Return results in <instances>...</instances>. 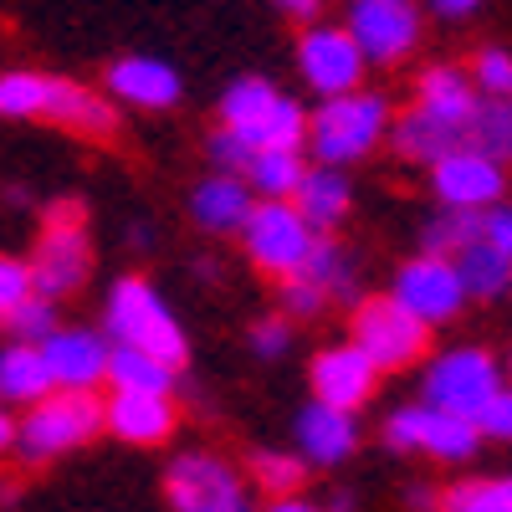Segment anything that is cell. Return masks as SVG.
<instances>
[{
	"label": "cell",
	"mask_w": 512,
	"mask_h": 512,
	"mask_svg": "<svg viewBox=\"0 0 512 512\" xmlns=\"http://www.w3.org/2000/svg\"><path fill=\"white\" fill-rule=\"evenodd\" d=\"M0 118H11V123L47 118V123L67 128V134H82V139H113L123 123L118 103L103 88H82L72 77L36 72V67L0 72Z\"/></svg>",
	"instance_id": "obj_1"
},
{
	"label": "cell",
	"mask_w": 512,
	"mask_h": 512,
	"mask_svg": "<svg viewBox=\"0 0 512 512\" xmlns=\"http://www.w3.org/2000/svg\"><path fill=\"white\" fill-rule=\"evenodd\" d=\"M113 344H128V349H144L154 359H164L169 369L190 364V333L180 323V313L164 303V292L139 277V272H123L113 287H108V303H103V323H98Z\"/></svg>",
	"instance_id": "obj_2"
},
{
	"label": "cell",
	"mask_w": 512,
	"mask_h": 512,
	"mask_svg": "<svg viewBox=\"0 0 512 512\" xmlns=\"http://www.w3.org/2000/svg\"><path fill=\"white\" fill-rule=\"evenodd\" d=\"M26 267H31V292L52 297V303H67V297L88 287L93 241H88V205L77 195H62L41 210V231H36Z\"/></svg>",
	"instance_id": "obj_3"
},
{
	"label": "cell",
	"mask_w": 512,
	"mask_h": 512,
	"mask_svg": "<svg viewBox=\"0 0 512 512\" xmlns=\"http://www.w3.org/2000/svg\"><path fill=\"white\" fill-rule=\"evenodd\" d=\"M390 123H395V108L384 93L354 88L338 98H318V108L308 118V159L349 169L390 139Z\"/></svg>",
	"instance_id": "obj_4"
},
{
	"label": "cell",
	"mask_w": 512,
	"mask_h": 512,
	"mask_svg": "<svg viewBox=\"0 0 512 512\" xmlns=\"http://www.w3.org/2000/svg\"><path fill=\"white\" fill-rule=\"evenodd\" d=\"M103 431V400L98 390H52L47 400L26 405L16 420V456L26 466H47L77 446H88Z\"/></svg>",
	"instance_id": "obj_5"
},
{
	"label": "cell",
	"mask_w": 512,
	"mask_h": 512,
	"mask_svg": "<svg viewBox=\"0 0 512 512\" xmlns=\"http://www.w3.org/2000/svg\"><path fill=\"white\" fill-rule=\"evenodd\" d=\"M431 333L415 313H405L390 292H364L349 308V338L374 359L379 374H400L431 354Z\"/></svg>",
	"instance_id": "obj_6"
},
{
	"label": "cell",
	"mask_w": 512,
	"mask_h": 512,
	"mask_svg": "<svg viewBox=\"0 0 512 512\" xmlns=\"http://www.w3.org/2000/svg\"><path fill=\"white\" fill-rule=\"evenodd\" d=\"M497 390H502V369L477 344L441 349L420 369V400L436 405V410H451V415H466V420H477Z\"/></svg>",
	"instance_id": "obj_7"
},
{
	"label": "cell",
	"mask_w": 512,
	"mask_h": 512,
	"mask_svg": "<svg viewBox=\"0 0 512 512\" xmlns=\"http://www.w3.org/2000/svg\"><path fill=\"white\" fill-rule=\"evenodd\" d=\"M313 241H318V231L308 226V216H303L292 200H256L251 216H246V226H241L246 262H251L256 272L277 277V282L292 277V272H303Z\"/></svg>",
	"instance_id": "obj_8"
},
{
	"label": "cell",
	"mask_w": 512,
	"mask_h": 512,
	"mask_svg": "<svg viewBox=\"0 0 512 512\" xmlns=\"http://www.w3.org/2000/svg\"><path fill=\"white\" fill-rule=\"evenodd\" d=\"M292 62H297V77L308 82V93H318V98L364 88V72H369L359 41L349 36L344 21H308L292 47Z\"/></svg>",
	"instance_id": "obj_9"
},
{
	"label": "cell",
	"mask_w": 512,
	"mask_h": 512,
	"mask_svg": "<svg viewBox=\"0 0 512 512\" xmlns=\"http://www.w3.org/2000/svg\"><path fill=\"white\" fill-rule=\"evenodd\" d=\"M164 502L175 512H236L246 502V482L216 451H180L164 466Z\"/></svg>",
	"instance_id": "obj_10"
},
{
	"label": "cell",
	"mask_w": 512,
	"mask_h": 512,
	"mask_svg": "<svg viewBox=\"0 0 512 512\" xmlns=\"http://www.w3.org/2000/svg\"><path fill=\"white\" fill-rule=\"evenodd\" d=\"M390 297H395L405 313H415L425 328H446L451 318H461L466 303H472L466 287H461V277H456L451 256H425V251L395 267Z\"/></svg>",
	"instance_id": "obj_11"
},
{
	"label": "cell",
	"mask_w": 512,
	"mask_h": 512,
	"mask_svg": "<svg viewBox=\"0 0 512 512\" xmlns=\"http://www.w3.org/2000/svg\"><path fill=\"white\" fill-rule=\"evenodd\" d=\"M344 26L369 67H395L420 47V0H349Z\"/></svg>",
	"instance_id": "obj_12"
},
{
	"label": "cell",
	"mask_w": 512,
	"mask_h": 512,
	"mask_svg": "<svg viewBox=\"0 0 512 512\" xmlns=\"http://www.w3.org/2000/svg\"><path fill=\"white\" fill-rule=\"evenodd\" d=\"M502 190H507V164H497L472 144H461L431 164V195L451 210H487L502 200Z\"/></svg>",
	"instance_id": "obj_13"
},
{
	"label": "cell",
	"mask_w": 512,
	"mask_h": 512,
	"mask_svg": "<svg viewBox=\"0 0 512 512\" xmlns=\"http://www.w3.org/2000/svg\"><path fill=\"white\" fill-rule=\"evenodd\" d=\"M103 93L123 108H139V113H169L180 108L185 98V77L175 62L149 57V52H128L118 62H108L103 72Z\"/></svg>",
	"instance_id": "obj_14"
},
{
	"label": "cell",
	"mask_w": 512,
	"mask_h": 512,
	"mask_svg": "<svg viewBox=\"0 0 512 512\" xmlns=\"http://www.w3.org/2000/svg\"><path fill=\"white\" fill-rule=\"evenodd\" d=\"M108 354H113V338L103 328L62 323L41 338V359H47L57 390H98V384H108Z\"/></svg>",
	"instance_id": "obj_15"
},
{
	"label": "cell",
	"mask_w": 512,
	"mask_h": 512,
	"mask_svg": "<svg viewBox=\"0 0 512 512\" xmlns=\"http://www.w3.org/2000/svg\"><path fill=\"white\" fill-rule=\"evenodd\" d=\"M308 384H313V400L333 410H364L379 390V369L354 338H344V344H328L308 359Z\"/></svg>",
	"instance_id": "obj_16"
},
{
	"label": "cell",
	"mask_w": 512,
	"mask_h": 512,
	"mask_svg": "<svg viewBox=\"0 0 512 512\" xmlns=\"http://www.w3.org/2000/svg\"><path fill=\"white\" fill-rule=\"evenodd\" d=\"M103 431L118 436L123 446H164L180 431V405L175 395L154 390H113L103 400Z\"/></svg>",
	"instance_id": "obj_17"
},
{
	"label": "cell",
	"mask_w": 512,
	"mask_h": 512,
	"mask_svg": "<svg viewBox=\"0 0 512 512\" xmlns=\"http://www.w3.org/2000/svg\"><path fill=\"white\" fill-rule=\"evenodd\" d=\"M292 451L303 456L308 466L328 472V466H344L359 451V420L354 410H333L323 400H308L292 420Z\"/></svg>",
	"instance_id": "obj_18"
},
{
	"label": "cell",
	"mask_w": 512,
	"mask_h": 512,
	"mask_svg": "<svg viewBox=\"0 0 512 512\" xmlns=\"http://www.w3.org/2000/svg\"><path fill=\"white\" fill-rule=\"evenodd\" d=\"M185 205H190L195 231H205V236H241V226H246V216H251L256 195H251L246 175L210 169V175H200V180L190 185V200H185Z\"/></svg>",
	"instance_id": "obj_19"
},
{
	"label": "cell",
	"mask_w": 512,
	"mask_h": 512,
	"mask_svg": "<svg viewBox=\"0 0 512 512\" xmlns=\"http://www.w3.org/2000/svg\"><path fill=\"white\" fill-rule=\"evenodd\" d=\"M292 205L308 216V226L318 236H333L338 226H344L354 216V180L349 169H333V164H308L303 185H297Z\"/></svg>",
	"instance_id": "obj_20"
},
{
	"label": "cell",
	"mask_w": 512,
	"mask_h": 512,
	"mask_svg": "<svg viewBox=\"0 0 512 512\" xmlns=\"http://www.w3.org/2000/svg\"><path fill=\"white\" fill-rule=\"evenodd\" d=\"M390 144L410 164H436L441 154H451V149L466 144V128H456V123H446V118H436V113H425V108L410 103L390 123Z\"/></svg>",
	"instance_id": "obj_21"
},
{
	"label": "cell",
	"mask_w": 512,
	"mask_h": 512,
	"mask_svg": "<svg viewBox=\"0 0 512 512\" xmlns=\"http://www.w3.org/2000/svg\"><path fill=\"white\" fill-rule=\"evenodd\" d=\"M477 98H482V93H477L472 72H461V67H451V62L425 67V72H420V82H415V108L436 113V118H446V123H456V128L472 123Z\"/></svg>",
	"instance_id": "obj_22"
},
{
	"label": "cell",
	"mask_w": 512,
	"mask_h": 512,
	"mask_svg": "<svg viewBox=\"0 0 512 512\" xmlns=\"http://www.w3.org/2000/svg\"><path fill=\"white\" fill-rule=\"evenodd\" d=\"M303 277H313L323 292H328V303H344L354 308L359 297H364V272H359V256L338 241V236H318L313 251H308V262H303Z\"/></svg>",
	"instance_id": "obj_23"
},
{
	"label": "cell",
	"mask_w": 512,
	"mask_h": 512,
	"mask_svg": "<svg viewBox=\"0 0 512 512\" xmlns=\"http://www.w3.org/2000/svg\"><path fill=\"white\" fill-rule=\"evenodd\" d=\"M57 390L47 359H41V344H0V400L6 405H36Z\"/></svg>",
	"instance_id": "obj_24"
},
{
	"label": "cell",
	"mask_w": 512,
	"mask_h": 512,
	"mask_svg": "<svg viewBox=\"0 0 512 512\" xmlns=\"http://www.w3.org/2000/svg\"><path fill=\"white\" fill-rule=\"evenodd\" d=\"M477 446H482L477 420L451 415V410H436V405H425V400H420V436H415V451H420V456L466 461V456H477Z\"/></svg>",
	"instance_id": "obj_25"
},
{
	"label": "cell",
	"mask_w": 512,
	"mask_h": 512,
	"mask_svg": "<svg viewBox=\"0 0 512 512\" xmlns=\"http://www.w3.org/2000/svg\"><path fill=\"white\" fill-rule=\"evenodd\" d=\"M308 164L313 159L303 149H256L246 164V185L256 200H292L308 175Z\"/></svg>",
	"instance_id": "obj_26"
},
{
	"label": "cell",
	"mask_w": 512,
	"mask_h": 512,
	"mask_svg": "<svg viewBox=\"0 0 512 512\" xmlns=\"http://www.w3.org/2000/svg\"><path fill=\"white\" fill-rule=\"evenodd\" d=\"M180 369H169L164 359L144 354V349H128L113 344L108 354V390H154V395H175L180 390Z\"/></svg>",
	"instance_id": "obj_27"
},
{
	"label": "cell",
	"mask_w": 512,
	"mask_h": 512,
	"mask_svg": "<svg viewBox=\"0 0 512 512\" xmlns=\"http://www.w3.org/2000/svg\"><path fill=\"white\" fill-rule=\"evenodd\" d=\"M282 98V88L272 77H262V72H241L231 88L221 93V103H216V113H221V123L226 128H236V134L246 139L256 123H262L267 113H272V103Z\"/></svg>",
	"instance_id": "obj_28"
},
{
	"label": "cell",
	"mask_w": 512,
	"mask_h": 512,
	"mask_svg": "<svg viewBox=\"0 0 512 512\" xmlns=\"http://www.w3.org/2000/svg\"><path fill=\"white\" fill-rule=\"evenodd\" d=\"M456 277H461L466 297H477V303H492V297L512 292V256L497 251L492 241H472V246L456 256Z\"/></svg>",
	"instance_id": "obj_29"
},
{
	"label": "cell",
	"mask_w": 512,
	"mask_h": 512,
	"mask_svg": "<svg viewBox=\"0 0 512 512\" xmlns=\"http://www.w3.org/2000/svg\"><path fill=\"white\" fill-rule=\"evenodd\" d=\"M246 472L256 482V492H267V497H297L308 482L313 466L297 456V451H277V446H256L251 461H246Z\"/></svg>",
	"instance_id": "obj_30"
},
{
	"label": "cell",
	"mask_w": 512,
	"mask_h": 512,
	"mask_svg": "<svg viewBox=\"0 0 512 512\" xmlns=\"http://www.w3.org/2000/svg\"><path fill=\"white\" fill-rule=\"evenodd\" d=\"M472 241H482V210H451V205H441L436 216L420 226V251L425 256H451V262H456Z\"/></svg>",
	"instance_id": "obj_31"
},
{
	"label": "cell",
	"mask_w": 512,
	"mask_h": 512,
	"mask_svg": "<svg viewBox=\"0 0 512 512\" xmlns=\"http://www.w3.org/2000/svg\"><path fill=\"white\" fill-rule=\"evenodd\" d=\"M466 144L512 164V98H477V113L466 123Z\"/></svg>",
	"instance_id": "obj_32"
},
{
	"label": "cell",
	"mask_w": 512,
	"mask_h": 512,
	"mask_svg": "<svg viewBox=\"0 0 512 512\" xmlns=\"http://www.w3.org/2000/svg\"><path fill=\"white\" fill-rule=\"evenodd\" d=\"M436 512H512V477H466L441 487Z\"/></svg>",
	"instance_id": "obj_33"
},
{
	"label": "cell",
	"mask_w": 512,
	"mask_h": 512,
	"mask_svg": "<svg viewBox=\"0 0 512 512\" xmlns=\"http://www.w3.org/2000/svg\"><path fill=\"white\" fill-rule=\"evenodd\" d=\"M0 328H6V338H16V344H41L52 328H62V303H52V297H21V303L0 318Z\"/></svg>",
	"instance_id": "obj_34"
},
{
	"label": "cell",
	"mask_w": 512,
	"mask_h": 512,
	"mask_svg": "<svg viewBox=\"0 0 512 512\" xmlns=\"http://www.w3.org/2000/svg\"><path fill=\"white\" fill-rule=\"evenodd\" d=\"M323 308H328V292H323L313 277L292 272V277L277 282V313H287L292 323H308V318H318Z\"/></svg>",
	"instance_id": "obj_35"
},
{
	"label": "cell",
	"mask_w": 512,
	"mask_h": 512,
	"mask_svg": "<svg viewBox=\"0 0 512 512\" xmlns=\"http://www.w3.org/2000/svg\"><path fill=\"white\" fill-rule=\"evenodd\" d=\"M246 349L262 359V364H272V359H287V349H292V318L287 313H267V318H256L251 328H246Z\"/></svg>",
	"instance_id": "obj_36"
},
{
	"label": "cell",
	"mask_w": 512,
	"mask_h": 512,
	"mask_svg": "<svg viewBox=\"0 0 512 512\" xmlns=\"http://www.w3.org/2000/svg\"><path fill=\"white\" fill-rule=\"evenodd\" d=\"M251 154H256V149L236 134V128H226V123H216V134L205 139V164H210V169H226V175H246Z\"/></svg>",
	"instance_id": "obj_37"
},
{
	"label": "cell",
	"mask_w": 512,
	"mask_h": 512,
	"mask_svg": "<svg viewBox=\"0 0 512 512\" xmlns=\"http://www.w3.org/2000/svg\"><path fill=\"white\" fill-rule=\"evenodd\" d=\"M472 82H477V93H482V98H512V52H502V47L477 52V62H472Z\"/></svg>",
	"instance_id": "obj_38"
},
{
	"label": "cell",
	"mask_w": 512,
	"mask_h": 512,
	"mask_svg": "<svg viewBox=\"0 0 512 512\" xmlns=\"http://www.w3.org/2000/svg\"><path fill=\"white\" fill-rule=\"evenodd\" d=\"M415 436H420V400L415 405H395L390 415H384V425H379L384 451H395V456H415Z\"/></svg>",
	"instance_id": "obj_39"
},
{
	"label": "cell",
	"mask_w": 512,
	"mask_h": 512,
	"mask_svg": "<svg viewBox=\"0 0 512 512\" xmlns=\"http://www.w3.org/2000/svg\"><path fill=\"white\" fill-rule=\"evenodd\" d=\"M21 297H31V267H26V256L0 251V318H6Z\"/></svg>",
	"instance_id": "obj_40"
},
{
	"label": "cell",
	"mask_w": 512,
	"mask_h": 512,
	"mask_svg": "<svg viewBox=\"0 0 512 512\" xmlns=\"http://www.w3.org/2000/svg\"><path fill=\"white\" fill-rule=\"evenodd\" d=\"M477 431H482V441H512V390H507V384L487 400V410L477 415Z\"/></svg>",
	"instance_id": "obj_41"
},
{
	"label": "cell",
	"mask_w": 512,
	"mask_h": 512,
	"mask_svg": "<svg viewBox=\"0 0 512 512\" xmlns=\"http://www.w3.org/2000/svg\"><path fill=\"white\" fill-rule=\"evenodd\" d=\"M482 241H492L497 251H507L512 256V205H487L482 210Z\"/></svg>",
	"instance_id": "obj_42"
},
{
	"label": "cell",
	"mask_w": 512,
	"mask_h": 512,
	"mask_svg": "<svg viewBox=\"0 0 512 512\" xmlns=\"http://www.w3.org/2000/svg\"><path fill=\"white\" fill-rule=\"evenodd\" d=\"M272 6L287 16V21H323V0H272Z\"/></svg>",
	"instance_id": "obj_43"
},
{
	"label": "cell",
	"mask_w": 512,
	"mask_h": 512,
	"mask_svg": "<svg viewBox=\"0 0 512 512\" xmlns=\"http://www.w3.org/2000/svg\"><path fill=\"white\" fill-rule=\"evenodd\" d=\"M436 502H441V487H431V482H410L405 487V507L410 512H436Z\"/></svg>",
	"instance_id": "obj_44"
},
{
	"label": "cell",
	"mask_w": 512,
	"mask_h": 512,
	"mask_svg": "<svg viewBox=\"0 0 512 512\" xmlns=\"http://www.w3.org/2000/svg\"><path fill=\"white\" fill-rule=\"evenodd\" d=\"M425 6H431L436 16H446V21H461V16H472L482 0H425Z\"/></svg>",
	"instance_id": "obj_45"
},
{
	"label": "cell",
	"mask_w": 512,
	"mask_h": 512,
	"mask_svg": "<svg viewBox=\"0 0 512 512\" xmlns=\"http://www.w3.org/2000/svg\"><path fill=\"white\" fill-rule=\"evenodd\" d=\"M256 512H323V507H313L308 497H272L267 507H256Z\"/></svg>",
	"instance_id": "obj_46"
},
{
	"label": "cell",
	"mask_w": 512,
	"mask_h": 512,
	"mask_svg": "<svg viewBox=\"0 0 512 512\" xmlns=\"http://www.w3.org/2000/svg\"><path fill=\"white\" fill-rule=\"evenodd\" d=\"M323 512H359V497H354L349 487H333L328 502H323Z\"/></svg>",
	"instance_id": "obj_47"
},
{
	"label": "cell",
	"mask_w": 512,
	"mask_h": 512,
	"mask_svg": "<svg viewBox=\"0 0 512 512\" xmlns=\"http://www.w3.org/2000/svg\"><path fill=\"white\" fill-rule=\"evenodd\" d=\"M16 451V415L6 410V400H0V456Z\"/></svg>",
	"instance_id": "obj_48"
},
{
	"label": "cell",
	"mask_w": 512,
	"mask_h": 512,
	"mask_svg": "<svg viewBox=\"0 0 512 512\" xmlns=\"http://www.w3.org/2000/svg\"><path fill=\"white\" fill-rule=\"evenodd\" d=\"M128 246L149 251V246H154V226H149V221H134V226H128Z\"/></svg>",
	"instance_id": "obj_49"
},
{
	"label": "cell",
	"mask_w": 512,
	"mask_h": 512,
	"mask_svg": "<svg viewBox=\"0 0 512 512\" xmlns=\"http://www.w3.org/2000/svg\"><path fill=\"white\" fill-rule=\"evenodd\" d=\"M195 277H205V282H221L226 272H221V262H216V256H200V262H195Z\"/></svg>",
	"instance_id": "obj_50"
},
{
	"label": "cell",
	"mask_w": 512,
	"mask_h": 512,
	"mask_svg": "<svg viewBox=\"0 0 512 512\" xmlns=\"http://www.w3.org/2000/svg\"><path fill=\"white\" fill-rule=\"evenodd\" d=\"M6 200H11L16 210H26V205H31V190H26V185H6Z\"/></svg>",
	"instance_id": "obj_51"
},
{
	"label": "cell",
	"mask_w": 512,
	"mask_h": 512,
	"mask_svg": "<svg viewBox=\"0 0 512 512\" xmlns=\"http://www.w3.org/2000/svg\"><path fill=\"white\" fill-rule=\"evenodd\" d=\"M16 497H21V487H16L11 477H0V507H11Z\"/></svg>",
	"instance_id": "obj_52"
},
{
	"label": "cell",
	"mask_w": 512,
	"mask_h": 512,
	"mask_svg": "<svg viewBox=\"0 0 512 512\" xmlns=\"http://www.w3.org/2000/svg\"><path fill=\"white\" fill-rule=\"evenodd\" d=\"M236 512H256V507H251V497H246V502H241V507H236Z\"/></svg>",
	"instance_id": "obj_53"
},
{
	"label": "cell",
	"mask_w": 512,
	"mask_h": 512,
	"mask_svg": "<svg viewBox=\"0 0 512 512\" xmlns=\"http://www.w3.org/2000/svg\"><path fill=\"white\" fill-rule=\"evenodd\" d=\"M507 374H512V364H507Z\"/></svg>",
	"instance_id": "obj_54"
}]
</instances>
